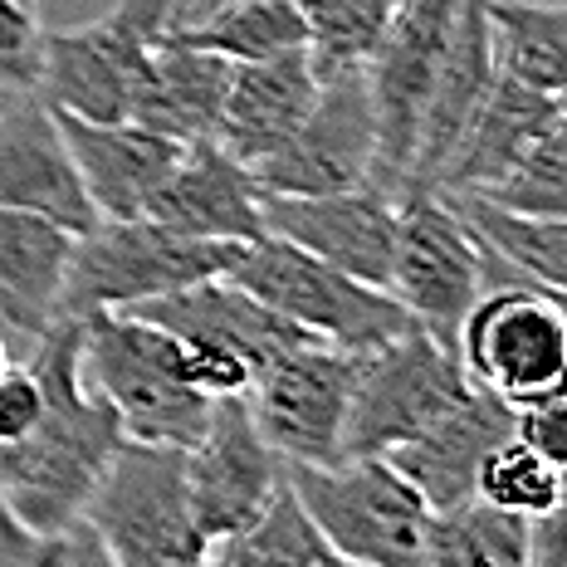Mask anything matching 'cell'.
<instances>
[{"label": "cell", "instance_id": "4", "mask_svg": "<svg viewBox=\"0 0 567 567\" xmlns=\"http://www.w3.org/2000/svg\"><path fill=\"white\" fill-rule=\"evenodd\" d=\"M226 275L235 284H245L250 293H259L289 323H299L303 333L333 342V348H348V352H372L382 342L401 338L406 328H421L396 303L392 289L352 279L348 269L328 265V259L299 250V245L279 240L269 230L235 245V259Z\"/></svg>", "mask_w": 567, "mask_h": 567}, {"label": "cell", "instance_id": "2", "mask_svg": "<svg viewBox=\"0 0 567 567\" xmlns=\"http://www.w3.org/2000/svg\"><path fill=\"white\" fill-rule=\"evenodd\" d=\"M79 323V377L117 411L127 441L186 451L210 416V396L186 377L182 342L127 309H93Z\"/></svg>", "mask_w": 567, "mask_h": 567}, {"label": "cell", "instance_id": "32", "mask_svg": "<svg viewBox=\"0 0 567 567\" xmlns=\"http://www.w3.org/2000/svg\"><path fill=\"white\" fill-rule=\"evenodd\" d=\"M396 6L401 0H299V16L309 25V59L318 74L362 64Z\"/></svg>", "mask_w": 567, "mask_h": 567}, {"label": "cell", "instance_id": "37", "mask_svg": "<svg viewBox=\"0 0 567 567\" xmlns=\"http://www.w3.org/2000/svg\"><path fill=\"white\" fill-rule=\"evenodd\" d=\"M40 406H44V392H40V382H34V372L10 362V368L0 372V445L20 441V435L40 421Z\"/></svg>", "mask_w": 567, "mask_h": 567}, {"label": "cell", "instance_id": "28", "mask_svg": "<svg viewBox=\"0 0 567 567\" xmlns=\"http://www.w3.org/2000/svg\"><path fill=\"white\" fill-rule=\"evenodd\" d=\"M172 34L206 54L230 59V64L309 50V25L299 16V0H230L200 20L172 25Z\"/></svg>", "mask_w": 567, "mask_h": 567}, {"label": "cell", "instance_id": "11", "mask_svg": "<svg viewBox=\"0 0 567 567\" xmlns=\"http://www.w3.org/2000/svg\"><path fill=\"white\" fill-rule=\"evenodd\" d=\"M451 20H455V0H401L382 34H377V44L368 50V59H362L377 113V152L368 186L386 192L392 200L411 182L425 99H431L435 69H441L445 40H451Z\"/></svg>", "mask_w": 567, "mask_h": 567}, {"label": "cell", "instance_id": "5", "mask_svg": "<svg viewBox=\"0 0 567 567\" xmlns=\"http://www.w3.org/2000/svg\"><path fill=\"white\" fill-rule=\"evenodd\" d=\"M240 240H200L182 235L152 216L99 220L93 230L74 235L64 269L59 313L93 309H133L142 299H162L186 284L226 275Z\"/></svg>", "mask_w": 567, "mask_h": 567}, {"label": "cell", "instance_id": "31", "mask_svg": "<svg viewBox=\"0 0 567 567\" xmlns=\"http://www.w3.org/2000/svg\"><path fill=\"white\" fill-rule=\"evenodd\" d=\"M484 200L518 216H543V220H567V109L548 117V127L528 142V152L509 167V176L480 192Z\"/></svg>", "mask_w": 567, "mask_h": 567}, {"label": "cell", "instance_id": "36", "mask_svg": "<svg viewBox=\"0 0 567 567\" xmlns=\"http://www.w3.org/2000/svg\"><path fill=\"white\" fill-rule=\"evenodd\" d=\"M514 435L528 451H538L553 470H567V396L514 406Z\"/></svg>", "mask_w": 567, "mask_h": 567}, {"label": "cell", "instance_id": "23", "mask_svg": "<svg viewBox=\"0 0 567 567\" xmlns=\"http://www.w3.org/2000/svg\"><path fill=\"white\" fill-rule=\"evenodd\" d=\"M553 113H558V99H553V93L518 84L514 74L499 69L489 93L480 99L475 117H470V127L460 133L451 162H445L441 182H435V192L441 196L489 192L499 176H509V167L528 152V142L548 127Z\"/></svg>", "mask_w": 567, "mask_h": 567}, {"label": "cell", "instance_id": "7", "mask_svg": "<svg viewBox=\"0 0 567 567\" xmlns=\"http://www.w3.org/2000/svg\"><path fill=\"white\" fill-rule=\"evenodd\" d=\"M293 494L338 563L362 567H425L431 504L386 465L382 455H348L333 465H284Z\"/></svg>", "mask_w": 567, "mask_h": 567}, {"label": "cell", "instance_id": "41", "mask_svg": "<svg viewBox=\"0 0 567 567\" xmlns=\"http://www.w3.org/2000/svg\"><path fill=\"white\" fill-rule=\"evenodd\" d=\"M558 109H567V93H563V99H558Z\"/></svg>", "mask_w": 567, "mask_h": 567}, {"label": "cell", "instance_id": "8", "mask_svg": "<svg viewBox=\"0 0 567 567\" xmlns=\"http://www.w3.org/2000/svg\"><path fill=\"white\" fill-rule=\"evenodd\" d=\"M465 377L509 406L567 396V303L528 279H499L470 303L455 338Z\"/></svg>", "mask_w": 567, "mask_h": 567}, {"label": "cell", "instance_id": "16", "mask_svg": "<svg viewBox=\"0 0 567 567\" xmlns=\"http://www.w3.org/2000/svg\"><path fill=\"white\" fill-rule=\"evenodd\" d=\"M259 220H265L269 235L348 269L352 279L377 284V289L392 284L396 200L377 192V186H348V192H323V196L259 192Z\"/></svg>", "mask_w": 567, "mask_h": 567}, {"label": "cell", "instance_id": "35", "mask_svg": "<svg viewBox=\"0 0 567 567\" xmlns=\"http://www.w3.org/2000/svg\"><path fill=\"white\" fill-rule=\"evenodd\" d=\"M50 25L30 0H0V93H34Z\"/></svg>", "mask_w": 567, "mask_h": 567}, {"label": "cell", "instance_id": "1", "mask_svg": "<svg viewBox=\"0 0 567 567\" xmlns=\"http://www.w3.org/2000/svg\"><path fill=\"white\" fill-rule=\"evenodd\" d=\"M79 313H59L25 368L44 392L40 421L20 441L0 445V494L34 534L54 538L84 518L89 489L123 441L117 411L79 377Z\"/></svg>", "mask_w": 567, "mask_h": 567}, {"label": "cell", "instance_id": "22", "mask_svg": "<svg viewBox=\"0 0 567 567\" xmlns=\"http://www.w3.org/2000/svg\"><path fill=\"white\" fill-rule=\"evenodd\" d=\"M313 93H318V69H313L309 50L255 59V64H230L216 142L235 162L255 167L259 157H269V152L299 127Z\"/></svg>", "mask_w": 567, "mask_h": 567}, {"label": "cell", "instance_id": "17", "mask_svg": "<svg viewBox=\"0 0 567 567\" xmlns=\"http://www.w3.org/2000/svg\"><path fill=\"white\" fill-rule=\"evenodd\" d=\"M0 206L44 216L69 235H84L103 220L69 157L54 109L40 93H10L0 103Z\"/></svg>", "mask_w": 567, "mask_h": 567}, {"label": "cell", "instance_id": "14", "mask_svg": "<svg viewBox=\"0 0 567 567\" xmlns=\"http://www.w3.org/2000/svg\"><path fill=\"white\" fill-rule=\"evenodd\" d=\"M377 152V113L362 64L318 74L309 113L269 157L255 162V186L275 196H323L368 186Z\"/></svg>", "mask_w": 567, "mask_h": 567}, {"label": "cell", "instance_id": "9", "mask_svg": "<svg viewBox=\"0 0 567 567\" xmlns=\"http://www.w3.org/2000/svg\"><path fill=\"white\" fill-rule=\"evenodd\" d=\"M176 6L182 0H117L109 16L84 30H50L34 93L50 109L93 123L133 117L152 50L172 30Z\"/></svg>", "mask_w": 567, "mask_h": 567}, {"label": "cell", "instance_id": "40", "mask_svg": "<svg viewBox=\"0 0 567 567\" xmlns=\"http://www.w3.org/2000/svg\"><path fill=\"white\" fill-rule=\"evenodd\" d=\"M10 368V342H6V328H0V372Z\"/></svg>", "mask_w": 567, "mask_h": 567}, {"label": "cell", "instance_id": "3", "mask_svg": "<svg viewBox=\"0 0 567 567\" xmlns=\"http://www.w3.org/2000/svg\"><path fill=\"white\" fill-rule=\"evenodd\" d=\"M84 524L117 567H196L210 558V538L186 494L182 445L123 435L89 489Z\"/></svg>", "mask_w": 567, "mask_h": 567}, {"label": "cell", "instance_id": "15", "mask_svg": "<svg viewBox=\"0 0 567 567\" xmlns=\"http://www.w3.org/2000/svg\"><path fill=\"white\" fill-rule=\"evenodd\" d=\"M284 484V455L265 441L245 392L210 396V416L186 445V494L200 534L216 548L259 514V504ZM210 563V558H206Z\"/></svg>", "mask_w": 567, "mask_h": 567}, {"label": "cell", "instance_id": "27", "mask_svg": "<svg viewBox=\"0 0 567 567\" xmlns=\"http://www.w3.org/2000/svg\"><path fill=\"white\" fill-rule=\"evenodd\" d=\"M210 563L220 567H333L338 553L323 538V528L313 524V514L303 509V499L293 494L289 475L250 518L245 528H235L230 538H220L210 548Z\"/></svg>", "mask_w": 567, "mask_h": 567}, {"label": "cell", "instance_id": "10", "mask_svg": "<svg viewBox=\"0 0 567 567\" xmlns=\"http://www.w3.org/2000/svg\"><path fill=\"white\" fill-rule=\"evenodd\" d=\"M484 275H489V245L451 196L406 192L396 200V255L386 289L451 352L470 303L484 293Z\"/></svg>", "mask_w": 567, "mask_h": 567}, {"label": "cell", "instance_id": "39", "mask_svg": "<svg viewBox=\"0 0 567 567\" xmlns=\"http://www.w3.org/2000/svg\"><path fill=\"white\" fill-rule=\"evenodd\" d=\"M220 6H230V0H182V6H176V20H172V25L200 20V16H210V10H220Z\"/></svg>", "mask_w": 567, "mask_h": 567}, {"label": "cell", "instance_id": "30", "mask_svg": "<svg viewBox=\"0 0 567 567\" xmlns=\"http://www.w3.org/2000/svg\"><path fill=\"white\" fill-rule=\"evenodd\" d=\"M451 200L484 235V245L509 265V275L538 284L543 293L567 303V220L518 216V210H504L484 196H451Z\"/></svg>", "mask_w": 567, "mask_h": 567}, {"label": "cell", "instance_id": "29", "mask_svg": "<svg viewBox=\"0 0 567 567\" xmlns=\"http://www.w3.org/2000/svg\"><path fill=\"white\" fill-rule=\"evenodd\" d=\"M425 567H528V518L480 494L451 509H431Z\"/></svg>", "mask_w": 567, "mask_h": 567}, {"label": "cell", "instance_id": "25", "mask_svg": "<svg viewBox=\"0 0 567 567\" xmlns=\"http://www.w3.org/2000/svg\"><path fill=\"white\" fill-rule=\"evenodd\" d=\"M226 79H230V59L196 50V44L176 40L167 30L157 40V50H152L133 123L152 127V133H167L176 142L216 137L220 103H226Z\"/></svg>", "mask_w": 567, "mask_h": 567}, {"label": "cell", "instance_id": "33", "mask_svg": "<svg viewBox=\"0 0 567 567\" xmlns=\"http://www.w3.org/2000/svg\"><path fill=\"white\" fill-rule=\"evenodd\" d=\"M558 480H563V470H553L538 451H528L518 435H509V441H499L489 455H484V465L475 475V494L489 504H499V509H509V514L534 518L553 504Z\"/></svg>", "mask_w": 567, "mask_h": 567}, {"label": "cell", "instance_id": "38", "mask_svg": "<svg viewBox=\"0 0 567 567\" xmlns=\"http://www.w3.org/2000/svg\"><path fill=\"white\" fill-rule=\"evenodd\" d=\"M528 567H567V470L553 504L528 518Z\"/></svg>", "mask_w": 567, "mask_h": 567}, {"label": "cell", "instance_id": "13", "mask_svg": "<svg viewBox=\"0 0 567 567\" xmlns=\"http://www.w3.org/2000/svg\"><path fill=\"white\" fill-rule=\"evenodd\" d=\"M358 368L362 352L333 348L323 338H303L255 372L245 401H250L265 441L284 455V465L342 460V425H348Z\"/></svg>", "mask_w": 567, "mask_h": 567}, {"label": "cell", "instance_id": "26", "mask_svg": "<svg viewBox=\"0 0 567 567\" xmlns=\"http://www.w3.org/2000/svg\"><path fill=\"white\" fill-rule=\"evenodd\" d=\"M494 34V64L518 84L567 93V0H484Z\"/></svg>", "mask_w": 567, "mask_h": 567}, {"label": "cell", "instance_id": "20", "mask_svg": "<svg viewBox=\"0 0 567 567\" xmlns=\"http://www.w3.org/2000/svg\"><path fill=\"white\" fill-rule=\"evenodd\" d=\"M494 74H499V64H494L489 10H484V0H455L451 40H445L431 99H425L421 142H416V162H411L406 192H435V182H441V172H445V162H451L460 133H465L470 117H475L480 99L489 93Z\"/></svg>", "mask_w": 567, "mask_h": 567}, {"label": "cell", "instance_id": "18", "mask_svg": "<svg viewBox=\"0 0 567 567\" xmlns=\"http://www.w3.org/2000/svg\"><path fill=\"white\" fill-rule=\"evenodd\" d=\"M509 435H514L509 401H499L494 392H484V386H470L455 406H445L425 431L392 445L382 460L431 509H451V504L475 494V475H480L484 455L499 441H509Z\"/></svg>", "mask_w": 567, "mask_h": 567}, {"label": "cell", "instance_id": "21", "mask_svg": "<svg viewBox=\"0 0 567 567\" xmlns=\"http://www.w3.org/2000/svg\"><path fill=\"white\" fill-rule=\"evenodd\" d=\"M147 216L182 235H200V240H250L265 230L255 172L235 162L216 137L182 142Z\"/></svg>", "mask_w": 567, "mask_h": 567}, {"label": "cell", "instance_id": "19", "mask_svg": "<svg viewBox=\"0 0 567 567\" xmlns=\"http://www.w3.org/2000/svg\"><path fill=\"white\" fill-rule=\"evenodd\" d=\"M54 123L69 142V157H74L79 176H84V192L93 200L103 220H123V216H147L152 196L167 182L182 142L167 133H152V127L133 123H93V117L59 113Z\"/></svg>", "mask_w": 567, "mask_h": 567}, {"label": "cell", "instance_id": "6", "mask_svg": "<svg viewBox=\"0 0 567 567\" xmlns=\"http://www.w3.org/2000/svg\"><path fill=\"white\" fill-rule=\"evenodd\" d=\"M127 313L167 328L182 342L186 377L206 396L250 392L259 368H269L293 342L313 338L284 313H275L245 284H235L230 275H210L176 293H162V299H142Z\"/></svg>", "mask_w": 567, "mask_h": 567}, {"label": "cell", "instance_id": "12", "mask_svg": "<svg viewBox=\"0 0 567 567\" xmlns=\"http://www.w3.org/2000/svg\"><path fill=\"white\" fill-rule=\"evenodd\" d=\"M470 386L475 382L465 377L460 358L425 328H406L401 338L362 352L348 425H342V460L386 455L392 445L425 431L445 406H455Z\"/></svg>", "mask_w": 567, "mask_h": 567}, {"label": "cell", "instance_id": "34", "mask_svg": "<svg viewBox=\"0 0 567 567\" xmlns=\"http://www.w3.org/2000/svg\"><path fill=\"white\" fill-rule=\"evenodd\" d=\"M79 563H109V553L99 548V538L89 534L84 518L74 528H64V534L44 538L0 494V567H79Z\"/></svg>", "mask_w": 567, "mask_h": 567}, {"label": "cell", "instance_id": "24", "mask_svg": "<svg viewBox=\"0 0 567 567\" xmlns=\"http://www.w3.org/2000/svg\"><path fill=\"white\" fill-rule=\"evenodd\" d=\"M74 235L44 216L0 206V328L20 338H40L59 318L64 269Z\"/></svg>", "mask_w": 567, "mask_h": 567}]
</instances>
